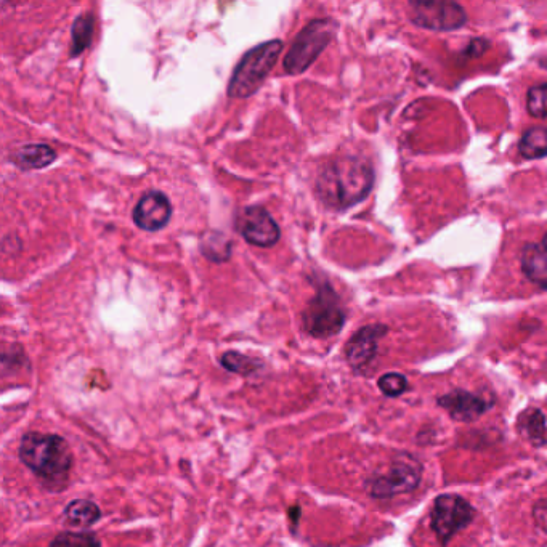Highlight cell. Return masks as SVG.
Returning <instances> with one entry per match:
<instances>
[{"label": "cell", "mask_w": 547, "mask_h": 547, "mask_svg": "<svg viewBox=\"0 0 547 547\" xmlns=\"http://www.w3.org/2000/svg\"><path fill=\"white\" fill-rule=\"evenodd\" d=\"M374 179L373 166L365 159L341 156L323 166L318 174V198L329 209L344 211L368 198Z\"/></svg>", "instance_id": "obj_1"}, {"label": "cell", "mask_w": 547, "mask_h": 547, "mask_svg": "<svg viewBox=\"0 0 547 547\" xmlns=\"http://www.w3.org/2000/svg\"><path fill=\"white\" fill-rule=\"evenodd\" d=\"M20 459L53 490H60L68 480L73 466V454L60 435L28 432L21 438Z\"/></svg>", "instance_id": "obj_2"}, {"label": "cell", "mask_w": 547, "mask_h": 547, "mask_svg": "<svg viewBox=\"0 0 547 547\" xmlns=\"http://www.w3.org/2000/svg\"><path fill=\"white\" fill-rule=\"evenodd\" d=\"M281 52L283 42L280 39L264 42L249 50L231 74L227 89L228 97L248 98L256 94L270 71L275 68Z\"/></svg>", "instance_id": "obj_3"}, {"label": "cell", "mask_w": 547, "mask_h": 547, "mask_svg": "<svg viewBox=\"0 0 547 547\" xmlns=\"http://www.w3.org/2000/svg\"><path fill=\"white\" fill-rule=\"evenodd\" d=\"M336 34V23L329 18H318L305 26L296 41L292 42L291 49L284 57L283 65L286 73L297 76L307 71L325 52L329 42Z\"/></svg>", "instance_id": "obj_4"}, {"label": "cell", "mask_w": 547, "mask_h": 547, "mask_svg": "<svg viewBox=\"0 0 547 547\" xmlns=\"http://www.w3.org/2000/svg\"><path fill=\"white\" fill-rule=\"evenodd\" d=\"M302 318L305 331L317 339L336 336L345 325L344 308L329 284L320 286L317 296L308 302Z\"/></svg>", "instance_id": "obj_5"}, {"label": "cell", "mask_w": 547, "mask_h": 547, "mask_svg": "<svg viewBox=\"0 0 547 547\" xmlns=\"http://www.w3.org/2000/svg\"><path fill=\"white\" fill-rule=\"evenodd\" d=\"M474 519V509L466 499L458 495H443L437 498L430 514L432 528L443 546L450 543L453 536L466 528Z\"/></svg>", "instance_id": "obj_6"}, {"label": "cell", "mask_w": 547, "mask_h": 547, "mask_svg": "<svg viewBox=\"0 0 547 547\" xmlns=\"http://www.w3.org/2000/svg\"><path fill=\"white\" fill-rule=\"evenodd\" d=\"M419 480H421L419 462L410 454H402L392 462V467L387 474L379 475L369 482V493L374 498H392V496L410 493L418 487Z\"/></svg>", "instance_id": "obj_7"}, {"label": "cell", "mask_w": 547, "mask_h": 547, "mask_svg": "<svg viewBox=\"0 0 547 547\" xmlns=\"http://www.w3.org/2000/svg\"><path fill=\"white\" fill-rule=\"evenodd\" d=\"M408 15L414 25L432 31H453L466 25V10L456 2H410Z\"/></svg>", "instance_id": "obj_8"}, {"label": "cell", "mask_w": 547, "mask_h": 547, "mask_svg": "<svg viewBox=\"0 0 547 547\" xmlns=\"http://www.w3.org/2000/svg\"><path fill=\"white\" fill-rule=\"evenodd\" d=\"M236 230L249 244L259 248H272L281 238L278 223L262 206L244 207L236 219Z\"/></svg>", "instance_id": "obj_9"}, {"label": "cell", "mask_w": 547, "mask_h": 547, "mask_svg": "<svg viewBox=\"0 0 547 547\" xmlns=\"http://www.w3.org/2000/svg\"><path fill=\"white\" fill-rule=\"evenodd\" d=\"M134 222L145 231H159L172 217V204L161 191H148L134 209Z\"/></svg>", "instance_id": "obj_10"}, {"label": "cell", "mask_w": 547, "mask_h": 547, "mask_svg": "<svg viewBox=\"0 0 547 547\" xmlns=\"http://www.w3.org/2000/svg\"><path fill=\"white\" fill-rule=\"evenodd\" d=\"M387 328L382 325H369L353 334L349 344L345 347V357L353 369L366 368L374 360L377 353L379 339L385 336Z\"/></svg>", "instance_id": "obj_11"}, {"label": "cell", "mask_w": 547, "mask_h": 547, "mask_svg": "<svg viewBox=\"0 0 547 547\" xmlns=\"http://www.w3.org/2000/svg\"><path fill=\"white\" fill-rule=\"evenodd\" d=\"M438 403L450 413L456 421L469 422L480 418L487 411V403L479 395L466 390H454L450 394L438 398Z\"/></svg>", "instance_id": "obj_12"}, {"label": "cell", "mask_w": 547, "mask_h": 547, "mask_svg": "<svg viewBox=\"0 0 547 547\" xmlns=\"http://www.w3.org/2000/svg\"><path fill=\"white\" fill-rule=\"evenodd\" d=\"M522 272L527 280L547 289V233L538 243H530L522 251Z\"/></svg>", "instance_id": "obj_13"}, {"label": "cell", "mask_w": 547, "mask_h": 547, "mask_svg": "<svg viewBox=\"0 0 547 547\" xmlns=\"http://www.w3.org/2000/svg\"><path fill=\"white\" fill-rule=\"evenodd\" d=\"M57 159V153L52 146L44 143H33V145L21 146L20 150L12 154L13 163L25 171H34V169H44L50 166Z\"/></svg>", "instance_id": "obj_14"}, {"label": "cell", "mask_w": 547, "mask_h": 547, "mask_svg": "<svg viewBox=\"0 0 547 547\" xmlns=\"http://www.w3.org/2000/svg\"><path fill=\"white\" fill-rule=\"evenodd\" d=\"M94 29V13H82L81 17L76 18L73 29H71V57H79L84 53V50L89 49L92 37H94Z\"/></svg>", "instance_id": "obj_15"}, {"label": "cell", "mask_w": 547, "mask_h": 547, "mask_svg": "<svg viewBox=\"0 0 547 547\" xmlns=\"http://www.w3.org/2000/svg\"><path fill=\"white\" fill-rule=\"evenodd\" d=\"M65 517L68 523L74 527L87 528L92 527L102 517V511L97 504L87 499H76L69 503L65 509Z\"/></svg>", "instance_id": "obj_16"}, {"label": "cell", "mask_w": 547, "mask_h": 547, "mask_svg": "<svg viewBox=\"0 0 547 547\" xmlns=\"http://www.w3.org/2000/svg\"><path fill=\"white\" fill-rule=\"evenodd\" d=\"M231 241L220 231H209L199 243V251L211 262H227L231 257Z\"/></svg>", "instance_id": "obj_17"}, {"label": "cell", "mask_w": 547, "mask_h": 547, "mask_svg": "<svg viewBox=\"0 0 547 547\" xmlns=\"http://www.w3.org/2000/svg\"><path fill=\"white\" fill-rule=\"evenodd\" d=\"M519 151L523 158L538 159L547 154L546 127H531L520 138Z\"/></svg>", "instance_id": "obj_18"}, {"label": "cell", "mask_w": 547, "mask_h": 547, "mask_svg": "<svg viewBox=\"0 0 547 547\" xmlns=\"http://www.w3.org/2000/svg\"><path fill=\"white\" fill-rule=\"evenodd\" d=\"M220 363L227 371L241 374V376H251V374L257 373V369L262 368V363L257 358L248 357V355L238 352L223 353Z\"/></svg>", "instance_id": "obj_19"}, {"label": "cell", "mask_w": 547, "mask_h": 547, "mask_svg": "<svg viewBox=\"0 0 547 547\" xmlns=\"http://www.w3.org/2000/svg\"><path fill=\"white\" fill-rule=\"evenodd\" d=\"M520 430L530 438L531 442H541L544 434H546V422H544L543 413L535 410L522 416Z\"/></svg>", "instance_id": "obj_20"}, {"label": "cell", "mask_w": 547, "mask_h": 547, "mask_svg": "<svg viewBox=\"0 0 547 547\" xmlns=\"http://www.w3.org/2000/svg\"><path fill=\"white\" fill-rule=\"evenodd\" d=\"M49 547H102L97 536L92 533H73L66 531L53 539Z\"/></svg>", "instance_id": "obj_21"}, {"label": "cell", "mask_w": 547, "mask_h": 547, "mask_svg": "<svg viewBox=\"0 0 547 547\" xmlns=\"http://www.w3.org/2000/svg\"><path fill=\"white\" fill-rule=\"evenodd\" d=\"M527 108L531 116L547 119V84L531 87L527 94Z\"/></svg>", "instance_id": "obj_22"}, {"label": "cell", "mask_w": 547, "mask_h": 547, "mask_svg": "<svg viewBox=\"0 0 547 547\" xmlns=\"http://www.w3.org/2000/svg\"><path fill=\"white\" fill-rule=\"evenodd\" d=\"M406 387H408V381L406 377L398 373H389L384 374V376L379 379V389L384 392L387 397H398L405 392Z\"/></svg>", "instance_id": "obj_23"}]
</instances>
